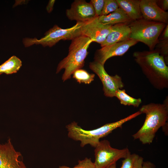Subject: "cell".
I'll list each match as a JSON object with an SVG mask.
<instances>
[{
	"label": "cell",
	"mask_w": 168,
	"mask_h": 168,
	"mask_svg": "<svg viewBox=\"0 0 168 168\" xmlns=\"http://www.w3.org/2000/svg\"><path fill=\"white\" fill-rule=\"evenodd\" d=\"M156 2L158 6L164 11H166L168 9V0H156Z\"/></svg>",
	"instance_id": "d4e9b609"
},
{
	"label": "cell",
	"mask_w": 168,
	"mask_h": 168,
	"mask_svg": "<svg viewBox=\"0 0 168 168\" xmlns=\"http://www.w3.org/2000/svg\"><path fill=\"white\" fill-rule=\"evenodd\" d=\"M22 157L10 139L4 144L0 143V168H27Z\"/></svg>",
	"instance_id": "8fae6325"
},
{
	"label": "cell",
	"mask_w": 168,
	"mask_h": 168,
	"mask_svg": "<svg viewBox=\"0 0 168 168\" xmlns=\"http://www.w3.org/2000/svg\"><path fill=\"white\" fill-rule=\"evenodd\" d=\"M106 168H116V163H114L109 167H107Z\"/></svg>",
	"instance_id": "f1b7e54d"
},
{
	"label": "cell",
	"mask_w": 168,
	"mask_h": 168,
	"mask_svg": "<svg viewBox=\"0 0 168 168\" xmlns=\"http://www.w3.org/2000/svg\"><path fill=\"white\" fill-rule=\"evenodd\" d=\"M92 42L90 38L83 35L72 40L68 55L59 62L56 70V73H58L65 69L62 77L63 82L70 79L76 70L84 66L85 59L88 53V48Z\"/></svg>",
	"instance_id": "277c9868"
},
{
	"label": "cell",
	"mask_w": 168,
	"mask_h": 168,
	"mask_svg": "<svg viewBox=\"0 0 168 168\" xmlns=\"http://www.w3.org/2000/svg\"><path fill=\"white\" fill-rule=\"evenodd\" d=\"M22 65L21 60L15 56H13L0 65V73L7 74L16 72Z\"/></svg>",
	"instance_id": "e0dca14e"
},
{
	"label": "cell",
	"mask_w": 168,
	"mask_h": 168,
	"mask_svg": "<svg viewBox=\"0 0 168 168\" xmlns=\"http://www.w3.org/2000/svg\"><path fill=\"white\" fill-rule=\"evenodd\" d=\"M122 161L120 168H142L143 158L136 153H129Z\"/></svg>",
	"instance_id": "ac0fdd59"
},
{
	"label": "cell",
	"mask_w": 168,
	"mask_h": 168,
	"mask_svg": "<svg viewBox=\"0 0 168 168\" xmlns=\"http://www.w3.org/2000/svg\"><path fill=\"white\" fill-rule=\"evenodd\" d=\"M83 22H77L72 27L63 29L57 25L46 31L44 35L40 39L36 38H25L23 42L25 47L34 44H40L44 47H52L61 40H72L82 35L81 27Z\"/></svg>",
	"instance_id": "8992f818"
},
{
	"label": "cell",
	"mask_w": 168,
	"mask_h": 168,
	"mask_svg": "<svg viewBox=\"0 0 168 168\" xmlns=\"http://www.w3.org/2000/svg\"><path fill=\"white\" fill-rule=\"evenodd\" d=\"M78 163L77 165L72 167L64 165L59 166L58 168H96L91 158L86 157L82 160H79Z\"/></svg>",
	"instance_id": "603a6c76"
},
{
	"label": "cell",
	"mask_w": 168,
	"mask_h": 168,
	"mask_svg": "<svg viewBox=\"0 0 168 168\" xmlns=\"http://www.w3.org/2000/svg\"><path fill=\"white\" fill-rule=\"evenodd\" d=\"M115 97L120 101V104L124 105L133 106L138 107L142 102L140 98H135L128 95L124 89H119L116 92Z\"/></svg>",
	"instance_id": "d6986e66"
},
{
	"label": "cell",
	"mask_w": 168,
	"mask_h": 168,
	"mask_svg": "<svg viewBox=\"0 0 168 168\" xmlns=\"http://www.w3.org/2000/svg\"><path fill=\"white\" fill-rule=\"evenodd\" d=\"M119 8L116 0H105L103 8L101 15H108Z\"/></svg>",
	"instance_id": "7402d4cb"
},
{
	"label": "cell",
	"mask_w": 168,
	"mask_h": 168,
	"mask_svg": "<svg viewBox=\"0 0 168 168\" xmlns=\"http://www.w3.org/2000/svg\"><path fill=\"white\" fill-rule=\"evenodd\" d=\"M141 114L138 111L118 121L107 123L97 128L86 130L73 121L67 125L66 127L68 132V137L72 139L80 142V146L83 147L89 144L95 148L100 142V138L105 137L114 130L121 127L125 123Z\"/></svg>",
	"instance_id": "3957f363"
},
{
	"label": "cell",
	"mask_w": 168,
	"mask_h": 168,
	"mask_svg": "<svg viewBox=\"0 0 168 168\" xmlns=\"http://www.w3.org/2000/svg\"><path fill=\"white\" fill-rule=\"evenodd\" d=\"M1 74L0 73V75Z\"/></svg>",
	"instance_id": "f546056e"
},
{
	"label": "cell",
	"mask_w": 168,
	"mask_h": 168,
	"mask_svg": "<svg viewBox=\"0 0 168 168\" xmlns=\"http://www.w3.org/2000/svg\"><path fill=\"white\" fill-rule=\"evenodd\" d=\"M66 15L69 20L77 22H85L96 17L91 4L84 0H75L66 10Z\"/></svg>",
	"instance_id": "7c38bea8"
},
{
	"label": "cell",
	"mask_w": 168,
	"mask_h": 168,
	"mask_svg": "<svg viewBox=\"0 0 168 168\" xmlns=\"http://www.w3.org/2000/svg\"><path fill=\"white\" fill-rule=\"evenodd\" d=\"M162 34L159 36L158 40L168 39V24H167L163 31Z\"/></svg>",
	"instance_id": "484cf974"
},
{
	"label": "cell",
	"mask_w": 168,
	"mask_h": 168,
	"mask_svg": "<svg viewBox=\"0 0 168 168\" xmlns=\"http://www.w3.org/2000/svg\"><path fill=\"white\" fill-rule=\"evenodd\" d=\"M90 2L94 10L96 16L98 17L101 15L105 2V0H91Z\"/></svg>",
	"instance_id": "cb8c5ba5"
},
{
	"label": "cell",
	"mask_w": 168,
	"mask_h": 168,
	"mask_svg": "<svg viewBox=\"0 0 168 168\" xmlns=\"http://www.w3.org/2000/svg\"><path fill=\"white\" fill-rule=\"evenodd\" d=\"M155 166L154 164L148 161H144L142 168H155Z\"/></svg>",
	"instance_id": "4316f807"
},
{
	"label": "cell",
	"mask_w": 168,
	"mask_h": 168,
	"mask_svg": "<svg viewBox=\"0 0 168 168\" xmlns=\"http://www.w3.org/2000/svg\"><path fill=\"white\" fill-rule=\"evenodd\" d=\"M121 9L132 21L142 18L140 7V0H116Z\"/></svg>",
	"instance_id": "9a60e30c"
},
{
	"label": "cell",
	"mask_w": 168,
	"mask_h": 168,
	"mask_svg": "<svg viewBox=\"0 0 168 168\" xmlns=\"http://www.w3.org/2000/svg\"><path fill=\"white\" fill-rule=\"evenodd\" d=\"M89 68L96 73L100 80L103 86L104 95L107 97L115 96L117 91L122 89L124 84L121 77L118 75L110 76L106 71L104 65L96 61L90 63Z\"/></svg>",
	"instance_id": "ba28073f"
},
{
	"label": "cell",
	"mask_w": 168,
	"mask_h": 168,
	"mask_svg": "<svg viewBox=\"0 0 168 168\" xmlns=\"http://www.w3.org/2000/svg\"><path fill=\"white\" fill-rule=\"evenodd\" d=\"M131 33L128 23H120L113 25L101 47L123 41L130 39Z\"/></svg>",
	"instance_id": "5bb4252c"
},
{
	"label": "cell",
	"mask_w": 168,
	"mask_h": 168,
	"mask_svg": "<svg viewBox=\"0 0 168 168\" xmlns=\"http://www.w3.org/2000/svg\"><path fill=\"white\" fill-rule=\"evenodd\" d=\"M73 77L79 83L89 84L94 80L95 74L90 73L85 70L81 69L76 70L73 73Z\"/></svg>",
	"instance_id": "ffe728a7"
},
{
	"label": "cell",
	"mask_w": 168,
	"mask_h": 168,
	"mask_svg": "<svg viewBox=\"0 0 168 168\" xmlns=\"http://www.w3.org/2000/svg\"><path fill=\"white\" fill-rule=\"evenodd\" d=\"M112 26L101 23L98 17H96L83 23L81 27L82 35L88 37L92 42L100 44L105 40Z\"/></svg>",
	"instance_id": "30bf717a"
},
{
	"label": "cell",
	"mask_w": 168,
	"mask_h": 168,
	"mask_svg": "<svg viewBox=\"0 0 168 168\" xmlns=\"http://www.w3.org/2000/svg\"><path fill=\"white\" fill-rule=\"evenodd\" d=\"M140 7L143 19L168 24V12L162 10L157 4L156 0H140Z\"/></svg>",
	"instance_id": "4fadbf2b"
},
{
	"label": "cell",
	"mask_w": 168,
	"mask_h": 168,
	"mask_svg": "<svg viewBox=\"0 0 168 168\" xmlns=\"http://www.w3.org/2000/svg\"><path fill=\"white\" fill-rule=\"evenodd\" d=\"M138 42L131 39L102 47L97 49L94 55V61L103 65L109 58L122 56L131 47Z\"/></svg>",
	"instance_id": "9c48e42d"
},
{
	"label": "cell",
	"mask_w": 168,
	"mask_h": 168,
	"mask_svg": "<svg viewBox=\"0 0 168 168\" xmlns=\"http://www.w3.org/2000/svg\"><path fill=\"white\" fill-rule=\"evenodd\" d=\"M133 56L152 86L159 90L168 88V67L157 50L135 51Z\"/></svg>",
	"instance_id": "6da1fadb"
},
{
	"label": "cell",
	"mask_w": 168,
	"mask_h": 168,
	"mask_svg": "<svg viewBox=\"0 0 168 168\" xmlns=\"http://www.w3.org/2000/svg\"><path fill=\"white\" fill-rule=\"evenodd\" d=\"M95 160L96 168H106L116 163L121 159H124L131 152L127 147L118 149L112 147L109 141L103 140L95 148Z\"/></svg>",
	"instance_id": "52a82bcc"
},
{
	"label": "cell",
	"mask_w": 168,
	"mask_h": 168,
	"mask_svg": "<svg viewBox=\"0 0 168 168\" xmlns=\"http://www.w3.org/2000/svg\"><path fill=\"white\" fill-rule=\"evenodd\" d=\"M155 49L157 50L160 54L164 58L166 64H168V39L158 40L156 44Z\"/></svg>",
	"instance_id": "44dd1931"
},
{
	"label": "cell",
	"mask_w": 168,
	"mask_h": 168,
	"mask_svg": "<svg viewBox=\"0 0 168 168\" xmlns=\"http://www.w3.org/2000/svg\"><path fill=\"white\" fill-rule=\"evenodd\" d=\"M55 0H49V3L46 7V10L48 12L50 13L52 12L53 9V6Z\"/></svg>",
	"instance_id": "83f0119b"
},
{
	"label": "cell",
	"mask_w": 168,
	"mask_h": 168,
	"mask_svg": "<svg viewBox=\"0 0 168 168\" xmlns=\"http://www.w3.org/2000/svg\"><path fill=\"white\" fill-rule=\"evenodd\" d=\"M139 111L145 114V119L142 126L132 137L143 144H150L158 129L168 123V96L162 104L151 103L143 105Z\"/></svg>",
	"instance_id": "7a4b0ae2"
},
{
	"label": "cell",
	"mask_w": 168,
	"mask_h": 168,
	"mask_svg": "<svg viewBox=\"0 0 168 168\" xmlns=\"http://www.w3.org/2000/svg\"><path fill=\"white\" fill-rule=\"evenodd\" d=\"M167 24L143 18L132 21L128 23L131 30L130 39L142 42L150 50H153Z\"/></svg>",
	"instance_id": "5b68a950"
},
{
	"label": "cell",
	"mask_w": 168,
	"mask_h": 168,
	"mask_svg": "<svg viewBox=\"0 0 168 168\" xmlns=\"http://www.w3.org/2000/svg\"><path fill=\"white\" fill-rule=\"evenodd\" d=\"M98 19L103 24L112 26L120 23H129L132 21L119 8L108 15L98 16Z\"/></svg>",
	"instance_id": "2e32d148"
}]
</instances>
